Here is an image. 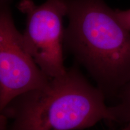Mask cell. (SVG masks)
Returning <instances> with one entry per match:
<instances>
[{"label":"cell","instance_id":"obj_3","mask_svg":"<svg viewBox=\"0 0 130 130\" xmlns=\"http://www.w3.org/2000/svg\"><path fill=\"white\" fill-rule=\"evenodd\" d=\"M9 2L1 0L0 111L15 98L43 87L51 79L27 50L23 35L14 25Z\"/></svg>","mask_w":130,"mask_h":130},{"label":"cell","instance_id":"obj_4","mask_svg":"<svg viewBox=\"0 0 130 130\" xmlns=\"http://www.w3.org/2000/svg\"><path fill=\"white\" fill-rule=\"evenodd\" d=\"M19 9L27 16L23 38L36 63L50 78L64 74L63 45V17L67 14L66 0H46L36 5L32 0H22Z\"/></svg>","mask_w":130,"mask_h":130},{"label":"cell","instance_id":"obj_7","mask_svg":"<svg viewBox=\"0 0 130 130\" xmlns=\"http://www.w3.org/2000/svg\"><path fill=\"white\" fill-rule=\"evenodd\" d=\"M117 130H129V129H127V128H123L121 129H117Z\"/></svg>","mask_w":130,"mask_h":130},{"label":"cell","instance_id":"obj_2","mask_svg":"<svg viewBox=\"0 0 130 130\" xmlns=\"http://www.w3.org/2000/svg\"><path fill=\"white\" fill-rule=\"evenodd\" d=\"M105 98L74 66L43 87L15 98L1 111V118L12 120L7 130L86 129L104 120L113 122Z\"/></svg>","mask_w":130,"mask_h":130},{"label":"cell","instance_id":"obj_1","mask_svg":"<svg viewBox=\"0 0 130 130\" xmlns=\"http://www.w3.org/2000/svg\"><path fill=\"white\" fill-rule=\"evenodd\" d=\"M64 45L105 97L130 81V31L103 0H66Z\"/></svg>","mask_w":130,"mask_h":130},{"label":"cell","instance_id":"obj_5","mask_svg":"<svg viewBox=\"0 0 130 130\" xmlns=\"http://www.w3.org/2000/svg\"><path fill=\"white\" fill-rule=\"evenodd\" d=\"M119 102L111 107L113 121L123 125L130 130V81L118 93Z\"/></svg>","mask_w":130,"mask_h":130},{"label":"cell","instance_id":"obj_6","mask_svg":"<svg viewBox=\"0 0 130 130\" xmlns=\"http://www.w3.org/2000/svg\"><path fill=\"white\" fill-rule=\"evenodd\" d=\"M115 13L122 25L130 31V9L125 10H115Z\"/></svg>","mask_w":130,"mask_h":130}]
</instances>
